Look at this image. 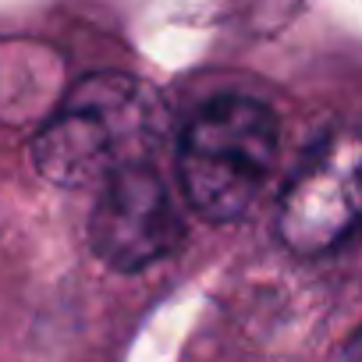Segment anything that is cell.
<instances>
[{
	"instance_id": "obj_1",
	"label": "cell",
	"mask_w": 362,
	"mask_h": 362,
	"mask_svg": "<svg viewBox=\"0 0 362 362\" xmlns=\"http://www.w3.org/2000/svg\"><path fill=\"white\" fill-rule=\"evenodd\" d=\"M167 114L156 93L121 71L82 78L33 139L36 170L61 189H93L132 163H149Z\"/></svg>"
},
{
	"instance_id": "obj_2",
	"label": "cell",
	"mask_w": 362,
	"mask_h": 362,
	"mask_svg": "<svg viewBox=\"0 0 362 362\" xmlns=\"http://www.w3.org/2000/svg\"><path fill=\"white\" fill-rule=\"evenodd\" d=\"M277 160V121L249 96L210 100L177 146V177L192 210L210 224L249 214Z\"/></svg>"
},
{
	"instance_id": "obj_3",
	"label": "cell",
	"mask_w": 362,
	"mask_h": 362,
	"mask_svg": "<svg viewBox=\"0 0 362 362\" xmlns=\"http://www.w3.org/2000/svg\"><path fill=\"white\" fill-rule=\"evenodd\" d=\"M358 221V139H327L291 177L277 206V235L298 256L337 249Z\"/></svg>"
},
{
	"instance_id": "obj_4",
	"label": "cell",
	"mask_w": 362,
	"mask_h": 362,
	"mask_svg": "<svg viewBox=\"0 0 362 362\" xmlns=\"http://www.w3.org/2000/svg\"><path fill=\"white\" fill-rule=\"evenodd\" d=\"M177 238L181 221L149 163L121 167L100 185V199L89 217V245L110 270H142L167 256Z\"/></svg>"
}]
</instances>
